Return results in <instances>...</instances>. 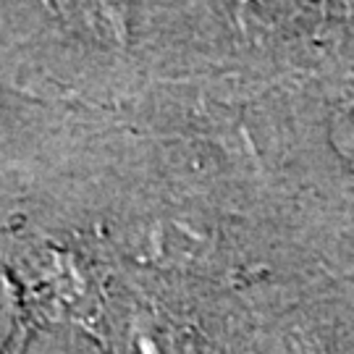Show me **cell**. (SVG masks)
Instances as JSON below:
<instances>
[{
    "label": "cell",
    "instance_id": "cell-1",
    "mask_svg": "<svg viewBox=\"0 0 354 354\" xmlns=\"http://www.w3.org/2000/svg\"><path fill=\"white\" fill-rule=\"evenodd\" d=\"M42 354H89V352H82V346H66V344H53L48 352H42Z\"/></svg>",
    "mask_w": 354,
    "mask_h": 354
},
{
    "label": "cell",
    "instance_id": "cell-2",
    "mask_svg": "<svg viewBox=\"0 0 354 354\" xmlns=\"http://www.w3.org/2000/svg\"><path fill=\"white\" fill-rule=\"evenodd\" d=\"M0 310H3V297H0ZM0 342H3V330H0Z\"/></svg>",
    "mask_w": 354,
    "mask_h": 354
}]
</instances>
